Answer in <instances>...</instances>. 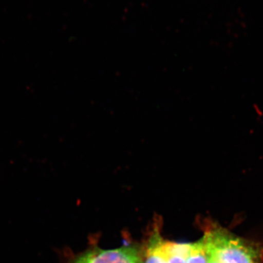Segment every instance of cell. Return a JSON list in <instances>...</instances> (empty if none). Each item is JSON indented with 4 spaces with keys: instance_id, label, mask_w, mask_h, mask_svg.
Wrapping results in <instances>:
<instances>
[{
    "instance_id": "obj_1",
    "label": "cell",
    "mask_w": 263,
    "mask_h": 263,
    "mask_svg": "<svg viewBox=\"0 0 263 263\" xmlns=\"http://www.w3.org/2000/svg\"><path fill=\"white\" fill-rule=\"evenodd\" d=\"M203 238L207 254L218 263H258L257 249L226 230H210Z\"/></svg>"
},
{
    "instance_id": "obj_2",
    "label": "cell",
    "mask_w": 263,
    "mask_h": 263,
    "mask_svg": "<svg viewBox=\"0 0 263 263\" xmlns=\"http://www.w3.org/2000/svg\"><path fill=\"white\" fill-rule=\"evenodd\" d=\"M70 263H143L139 250L135 247L114 249L95 247L75 257Z\"/></svg>"
},
{
    "instance_id": "obj_3",
    "label": "cell",
    "mask_w": 263,
    "mask_h": 263,
    "mask_svg": "<svg viewBox=\"0 0 263 263\" xmlns=\"http://www.w3.org/2000/svg\"><path fill=\"white\" fill-rule=\"evenodd\" d=\"M191 243L163 241V252L167 263H186Z\"/></svg>"
},
{
    "instance_id": "obj_4",
    "label": "cell",
    "mask_w": 263,
    "mask_h": 263,
    "mask_svg": "<svg viewBox=\"0 0 263 263\" xmlns=\"http://www.w3.org/2000/svg\"><path fill=\"white\" fill-rule=\"evenodd\" d=\"M163 241L160 233L156 230L148 241L146 258L143 263H167L163 252Z\"/></svg>"
},
{
    "instance_id": "obj_5",
    "label": "cell",
    "mask_w": 263,
    "mask_h": 263,
    "mask_svg": "<svg viewBox=\"0 0 263 263\" xmlns=\"http://www.w3.org/2000/svg\"><path fill=\"white\" fill-rule=\"evenodd\" d=\"M186 263H208V254L203 237L190 243Z\"/></svg>"
},
{
    "instance_id": "obj_6",
    "label": "cell",
    "mask_w": 263,
    "mask_h": 263,
    "mask_svg": "<svg viewBox=\"0 0 263 263\" xmlns=\"http://www.w3.org/2000/svg\"><path fill=\"white\" fill-rule=\"evenodd\" d=\"M208 263H218V262H216L215 259L213 258L212 257H211L210 255H209V254H208Z\"/></svg>"
}]
</instances>
